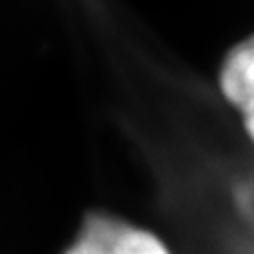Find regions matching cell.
Returning a JSON list of instances; mask_svg holds the SVG:
<instances>
[{
    "mask_svg": "<svg viewBox=\"0 0 254 254\" xmlns=\"http://www.w3.org/2000/svg\"><path fill=\"white\" fill-rule=\"evenodd\" d=\"M242 116H244V126H246V132L250 134V138L254 140V100L250 104H246L242 110Z\"/></svg>",
    "mask_w": 254,
    "mask_h": 254,
    "instance_id": "cell-3",
    "label": "cell"
},
{
    "mask_svg": "<svg viewBox=\"0 0 254 254\" xmlns=\"http://www.w3.org/2000/svg\"><path fill=\"white\" fill-rule=\"evenodd\" d=\"M64 254H170L164 242L122 218L88 216Z\"/></svg>",
    "mask_w": 254,
    "mask_h": 254,
    "instance_id": "cell-1",
    "label": "cell"
},
{
    "mask_svg": "<svg viewBox=\"0 0 254 254\" xmlns=\"http://www.w3.org/2000/svg\"><path fill=\"white\" fill-rule=\"evenodd\" d=\"M220 90L238 110L254 100V36L234 46L224 58Z\"/></svg>",
    "mask_w": 254,
    "mask_h": 254,
    "instance_id": "cell-2",
    "label": "cell"
}]
</instances>
